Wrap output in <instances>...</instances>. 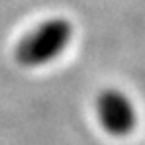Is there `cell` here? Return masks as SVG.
<instances>
[{
  "label": "cell",
  "mask_w": 145,
  "mask_h": 145,
  "mask_svg": "<svg viewBox=\"0 0 145 145\" xmlns=\"http://www.w3.org/2000/svg\"><path fill=\"white\" fill-rule=\"evenodd\" d=\"M72 37V25L65 18H51L25 33L16 45L14 57L22 67H39L57 59Z\"/></svg>",
  "instance_id": "6da1fadb"
},
{
  "label": "cell",
  "mask_w": 145,
  "mask_h": 145,
  "mask_svg": "<svg viewBox=\"0 0 145 145\" xmlns=\"http://www.w3.org/2000/svg\"><path fill=\"white\" fill-rule=\"evenodd\" d=\"M96 116L106 133L125 137L135 127V110L131 100L118 88H104L96 96Z\"/></svg>",
  "instance_id": "7a4b0ae2"
}]
</instances>
